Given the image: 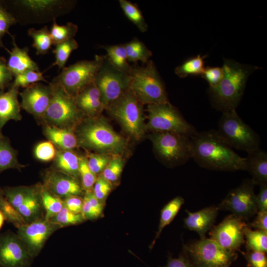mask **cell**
I'll return each instance as SVG.
<instances>
[{
	"label": "cell",
	"instance_id": "obj_1",
	"mask_svg": "<svg viewBox=\"0 0 267 267\" xmlns=\"http://www.w3.org/2000/svg\"><path fill=\"white\" fill-rule=\"evenodd\" d=\"M191 159L201 167L221 171L246 170V157L236 153L215 130L190 137Z\"/></svg>",
	"mask_w": 267,
	"mask_h": 267
},
{
	"label": "cell",
	"instance_id": "obj_2",
	"mask_svg": "<svg viewBox=\"0 0 267 267\" xmlns=\"http://www.w3.org/2000/svg\"><path fill=\"white\" fill-rule=\"evenodd\" d=\"M223 76L220 83L209 87L208 94L213 107L222 112L236 110L242 97L249 75L258 67L224 59Z\"/></svg>",
	"mask_w": 267,
	"mask_h": 267
},
{
	"label": "cell",
	"instance_id": "obj_3",
	"mask_svg": "<svg viewBox=\"0 0 267 267\" xmlns=\"http://www.w3.org/2000/svg\"><path fill=\"white\" fill-rule=\"evenodd\" d=\"M21 25L44 23L68 13L77 1L70 0H1Z\"/></svg>",
	"mask_w": 267,
	"mask_h": 267
},
{
	"label": "cell",
	"instance_id": "obj_4",
	"mask_svg": "<svg viewBox=\"0 0 267 267\" xmlns=\"http://www.w3.org/2000/svg\"><path fill=\"white\" fill-rule=\"evenodd\" d=\"M146 65L137 63L131 67L129 89L142 104H157L169 102L165 86L152 60Z\"/></svg>",
	"mask_w": 267,
	"mask_h": 267
},
{
	"label": "cell",
	"instance_id": "obj_5",
	"mask_svg": "<svg viewBox=\"0 0 267 267\" xmlns=\"http://www.w3.org/2000/svg\"><path fill=\"white\" fill-rule=\"evenodd\" d=\"M222 113L216 131L230 147L247 153L260 148L259 135L242 120L236 110Z\"/></svg>",
	"mask_w": 267,
	"mask_h": 267
},
{
	"label": "cell",
	"instance_id": "obj_6",
	"mask_svg": "<svg viewBox=\"0 0 267 267\" xmlns=\"http://www.w3.org/2000/svg\"><path fill=\"white\" fill-rule=\"evenodd\" d=\"M78 131V140L84 146L97 151L120 153L126 147L125 139L102 119L87 120Z\"/></svg>",
	"mask_w": 267,
	"mask_h": 267
},
{
	"label": "cell",
	"instance_id": "obj_7",
	"mask_svg": "<svg viewBox=\"0 0 267 267\" xmlns=\"http://www.w3.org/2000/svg\"><path fill=\"white\" fill-rule=\"evenodd\" d=\"M49 83L52 89L51 99L41 119L45 125L72 131L83 113L77 107L74 98L61 86L52 81Z\"/></svg>",
	"mask_w": 267,
	"mask_h": 267
},
{
	"label": "cell",
	"instance_id": "obj_8",
	"mask_svg": "<svg viewBox=\"0 0 267 267\" xmlns=\"http://www.w3.org/2000/svg\"><path fill=\"white\" fill-rule=\"evenodd\" d=\"M104 55H96L93 60H83L65 67L52 82L61 86L73 98L94 83Z\"/></svg>",
	"mask_w": 267,
	"mask_h": 267
},
{
	"label": "cell",
	"instance_id": "obj_9",
	"mask_svg": "<svg viewBox=\"0 0 267 267\" xmlns=\"http://www.w3.org/2000/svg\"><path fill=\"white\" fill-rule=\"evenodd\" d=\"M147 112V126L156 133H173L190 137L197 133L195 127L187 122L169 102L148 104Z\"/></svg>",
	"mask_w": 267,
	"mask_h": 267
},
{
	"label": "cell",
	"instance_id": "obj_10",
	"mask_svg": "<svg viewBox=\"0 0 267 267\" xmlns=\"http://www.w3.org/2000/svg\"><path fill=\"white\" fill-rule=\"evenodd\" d=\"M142 104L129 89L106 108L131 136L138 139L144 134Z\"/></svg>",
	"mask_w": 267,
	"mask_h": 267
},
{
	"label": "cell",
	"instance_id": "obj_11",
	"mask_svg": "<svg viewBox=\"0 0 267 267\" xmlns=\"http://www.w3.org/2000/svg\"><path fill=\"white\" fill-rule=\"evenodd\" d=\"M151 138L157 155L168 165H182L191 159L190 137L176 133L161 132L156 133Z\"/></svg>",
	"mask_w": 267,
	"mask_h": 267
},
{
	"label": "cell",
	"instance_id": "obj_12",
	"mask_svg": "<svg viewBox=\"0 0 267 267\" xmlns=\"http://www.w3.org/2000/svg\"><path fill=\"white\" fill-rule=\"evenodd\" d=\"M130 75L116 68L104 55L94 84L99 90L104 108L119 99L129 89Z\"/></svg>",
	"mask_w": 267,
	"mask_h": 267
},
{
	"label": "cell",
	"instance_id": "obj_13",
	"mask_svg": "<svg viewBox=\"0 0 267 267\" xmlns=\"http://www.w3.org/2000/svg\"><path fill=\"white\" fill-rule=\"evenodd\" d=\"M255 185L251 179L244 180L239 186L231 190L219 204V210L230 211L242 220L248 221L258 212Z\"/></svg>",
	"mask_w": 267,
	"mask_h": 267
},
{
	"label": "cell",
	"instance_id": "obj_14",
	"mask_svg": "<svg viewBox=\"0 0 267 267\" xmlns=\"http://www.w3.org/2000/svg\"><path fill=\"white\" fill-rule=\"evenodd\" d=\"M184 246L198 267H229L237 257L235 253L226 251L211 238L206 237Z\"/></svg>",
	"mask_w": 267,
	"mask_h": 267
},
{
	"label": "cell",
	"instance_id": "obj_15",
	"mask_svg": "<svg viewBox=\"0 0 267 267\" xmlns=\"http://www.w3.org/2000/svg\"><path fill=\"white\" fill-rule=\"evenodd\" d=\"M247 225L245 221L231 214L212 227L210 238L226 251L235 253L245 242L244 230Z\"/></svg>",
	"mask_w": 267,
	"mask_h": 267
},
{
	"label": "cell",
	"instance_id": "obj_16",
	"mask_svg": "<svg viewBox=\"0 0 267 267\" xmlns=\"http://www.w3.org/2000/svg\"><path fill=\"white\" fill-rule=\"evenodd\" d=\"M61 228L59 224L43 218L21 226L16 233L34 259L40 253L50 236Z\"/></svg>",
	"mask_w": 267,
	"mask_h": 267
},
{
	"label": "cell",
	"instance_id": "obj_17",
	"mask_svg": "<svg viewBox=\"0 0 267 267\" xmlns=\"http://www.w3.org/2000/svg\"><path fill=\"white\" fill-rule=\"evenodd\" d=\"M33 259L17 233L0 234V267H30Z\"/></svg>",
	"mask_w": 267,
	"mask_h": 267
},
{
	"label": "cell",
	"instance_id": "obj_18",
	"mask_svg": "<svg viewBox=\"0 0 267 267\" xmlns=\"http://www.w3.org/2000/svg\"><path fill=\"white\" fill-rule=\"evenodd\" d=\"M21 108L37 118H42L51 99L52 89L50 83L33 84L19 93Z\"/></svg>",
	"mask_w": 267,
	"mask_h": 267
},
{
	"label": "cell",
	"instance_id": "obj_19",
	"mask_svg": "<svg viewBox=\"0 0 267 267\" xmlns=\"http://www.w3.org/2000/svg\"><path fill=\"white\" fill-rule=\"evenodd\" d=\"M43 185L51 194L62 199L82 193L76 178L54 170L46 172Z\"/></svg>",
	"mask_w": 267,
	"mask_h": 267
},
{
	"label": "cell",
	"instance_id": "obj_20",
	"mask_svg": "<svg viewBox=\"0 0 267 267\" xmlns=\"http://www.w3.org/2000/svg\"><path fill=\"white\" fill-rule=\"evenodd\" d=\"M219 209L217 206H211L195 212L186 210L187 216L184 219V226L187 229L196 231L200 239L205 238V234L213 226Z\"/></svg>",
	"mask_w": 267,
	"mask_h": 267
},
{
	"label": "cell",
	"instance_id": "obj_21",
	"mask_svg": "<svg viewBox=\"0 0 267 267\" xmlns=\"http://www.w3.org/2000/svg\"><path fill=\"white\" fill-rule=\"evenodd\" d=\"M19 94V88L10 85L6 91L0 92V134H2V128L8 121L22 119Z\"/></svg>",
	"mask_w": 267,
	"mask_h": 267
},
{
	"label": "cell",
	"instance_id": "obj_22",
	"mask_svg": "<svg viewBox=\"0 0 267 267\" xmlns=\"http://www.w3.org/2000/svg\"><path fill=\"white\" fill-rule=\"evenodd\" d=\"M12 39L13 47L11 50L7 51L9 56L7 66L13 77L29 70L40 71L38 64L29 55V48H20L17 45L14 36Z\"/></svg>",
	"mask_w": 267,
	"mask_h": 267
},
{
	"label": "cell",
	"instance_id": "obj_23",
	"mask_svg": "<svg viewBox=\"0 0 267 267\" xmlns=\"http://www.w3.org/2000/svg\"><path fill=\"white\" fill-rule=\"evenodd\" d=\"M73 98L78 109L90 116L98 114L104 108L99 90L94 83L85 88Z\"/></svg>",
	"mask_w": 267,
	"mask_h": 267
},
{
	"label": "cell",
	"instance_id": "obj_24",
	"mask_svg": "<svg viewBox=\"0 0 267 267\" xmlns=\"http://www.w3.org/2000/svg\"><path fill=\"white\" fill-rule=\"evenodd\" d=\"M246 170L255 185L267 183V153L260 148L247 153Z\"/></svg>",
	"mask_w": 267,
	"mask_h": 267
},
{
	"label": "cell",
	"instance_id": "obj_25",
	"mask_svg": "<svg viewBox=\"0 0 267 267\" xmlns=\"http://www.w3.org/2000/svg\"><path fill=\"white\" fill-rule=\"evenodd\" d=\"M44 132L48 140L62 150H72L77 145V138L71 130L45 125Z\"/></svg>",
	"mask_w": 267,
	"mask_h": 267
},
{
	"label": "cell",
	"instance_id": "obj_26",
	"mask_svg": "<svg viewBox=\"0 0 267 267\" xmlns=\"http://www.w3.org/2000/svg\"><path fill=\"white\" fill-rule=\"evenodd\" d=\"M54 170L77 178L79 176L80 158L71 150H60L55 158Z\"/></svg>",
	"mask_w": 267,
	"mask_h": 267
},
{
	"label": "cell",
	"instance_id": "obj_27",
	"mask_svg": "<svg viewBox=\"0 0 267 267\" xmlns=\"http://www.w3.org/2000/svg\"><path fill=\"white\" fill-rule=\"evenodd\" d=\"M40 184L38 191L17 209L27 223L44 218V210L40 193Z\"/></svg>",
	"mask_w": 267,
	"mask_h": 267
},
{
	"label": "cell",
	"instance_id": "obj_28",
	"mask_svg": "<svg viewBox=\"0 0 267 267\" xmlns=\"http://www.w3.org/2000/svg\"><path fill=\"white\" fill-rule=\"evenodd\" d=\"M17 154L9 139L2 134H0V173L10 169L20 171L25 167L19 162Z\"/></svg>",
	"mask_w": 267,
	"mask_h": 267
},
{
	"label": "cell",
	"instance_id": "obj_29",
	"mask_svg": "<svg viewBox=\"0 0 267 267\" xmlns=\"http://www.w3.org/2000/svg\"><path fill=\"white\" fill-rule=\"evenodd\" d=\"M39 184L33 186H6L1 188L2 193L11 205L17 210L30 197L36 193Z\"/></svg>",
	"mask_w": 267,
	"mask_h": 267
},
{
	"label": "cell",
	"instance_id": "obj_30",
	"mask_svg": "<svg viewBox=\"0 0 267 267\" xmlns=\"http://www.w3.org/2000/svg\"><path fill=\"white\" fill-rule=\"evenodd\" d=\"M184 203V200L182 197L177 196L169 202L162 209L158 230L151 245L152 247L163 229L173 221Z\"/></svg>",
	"mask_w": 267,
	"mask_h": 267
},
{
	"label": "cell",
	"instance_id": "obj_31",
	"mask_svg": "<svg viewBox=\"0 0 267 267\" xmlns=\"http://www.w3.org/2000/svg\"><path fill=\"white\" fill-rule=\"evenodd\" d=\"M28 35L33 40L32 46L37 55H44L48 52L53 44L50 31L47 26L40 29L31 28L28 30Z\"/></svg>",
	"mask_w": 267,
	"mask_h": 267
},
{
	"label": "cell",
	"instance_id": "obj_32",
	"mask_svg": "<svg viewBox=\"0 0 267 267\" xmlns=\"http://www.w3.org/2000/svg\"><path fill=\"white\" fill-rule=\"evenodd\" d=\"M129 62L137 63L139 61L144 64L150 60L152 53L143 43L134 38L124 44Z\"/></svg>",
	"mask_w": 267,
	"mask_h": 267
},
{
	"label": "cell",
	"instance_id": "obj_33",
	"mask_svg": "<svg viewBox=\"0 0 267 267\" xmlns=\"http://www.w3.org/2000/svg\"><path fill=\"white\" fill-rule=\"evenodd\" d=\"M104 48L110 62L119 70L130 75L132 66L129 63L124 44L105 46Z\"/></svg>",
	"mask_w": 267,
	"mask_h": 267
},
{
	"label": "cell",
	"instance_id": "obj_34",
	"mask_svg": "<svg viewBox=\"0 0 267 267\" xmlns=\"http://www.w3.org/2000/svg\"><path fill=\"white\" fill-rule=\"evenodd\" d=\"M247 251L267 252V232L261 230H253L248 224L244 230Z\"/></svg>",
	"mask_w": 267,
	"mask_h": 267
},
{
	"label": "cell",
	"instance_id": "obj_35",
	"mask_svg": "<svg viewBox=\"0 0 267 267\" xmlns=\"http://www.w3.org/2000/svg\"><path fill=\"white\" fill-rule=\"evenodd\" d=\"M40 193L44 210V218L47 220H50L57 215L63 207V200L51 194L43 184H40Z\"/></svg>",
	"mask_w": 267,
	"mask_h": 267
},
{
	"label": "cell",
	"instance_id": "obj_36",
	"mask_svg": "<svg viewBox=\"0 0 267 267\" xmlns=\"http://www.w3.org/2000/svg\"><path fill=\"white\" fill-rule=\"evenodd\" d=\"M119 3L125 15L141 33L148 30V25L138 6L127 0H119Z\"/></svg>",
	"mask_w": 267,
	"mask_h": 267
},
{
	"label": "cell",
	"instance_id": "obj_37",
	"mask_svg": "<svg viewBox=\"0 0 267 267\" xmlns=\"http://www.w3.org/2000/svg\"><path fill=\"white\" fill-rule=\"evenodd\" d=\"M205 57L199 54L187 59L175 68V74L181 78L189 75H201L205 69Z\"/></svg>",
	"mask_w": 267,
	"mask_h": 267
},
{
	"label": "cell",
	"instance_id": "obj_38",
	"mask_svg": "<svg viewBox=\"0 0 267 267\" xmlns=\"http://www.w3.org/2000/svg\"><path fill=\"white\" fill-rule=\"evenodd\" d=\"M78 47L79 44L74 38L56 44L52 50L55 56V61L50 68L57 66L59 69H63L72 51L77 49Z\"/></svg>",
	"mask_w": 267,
	"mask_h": 267
},
{
	"label": "cell",
	"instance_id": "obj_39",
	"mask_svg": "<svg viewBox=\"0 0 267 267\" xmlns=\"http://www.w3.org/2000/svg\"><path fill=\"white\" fill-rule=\"evenodd\" d=\"M78 30V26L72 22L60 25L56 23V20H54L49 30L53 44L55 45L74 38Z\"/></svg>",
	"mask_w": 267,
	"mask_h": 267
},
{
	"label": "cell",
	"instance_id": "obj_40",
	"mask_svg": "<svg viewBox=\"0 0 267 267\" xmlns=\"http://www.w3.org/2000/svg\"><path fill=\"white\" fill-rule=\"evenodd\" d=\"M0 211L5 220L17 228L27 223L18 211L6 199L1 188H0Z\"/></svg>",
	"mask_w": 267,
	"mask_h": 267
},
{
	"label": "cell",
	"instance_id": "obj_41",
	"mask_svg": "<svg viewBox=\"0 0 267 267\" xmlns=\"http://www.w3.org/2000/svg\"><path fill=\"white\" fill-rule=\"evenodd\" d=\"M40 81L48 83L40 71L29 70L14 77L10 85L19 89L20 87L26 88Z\"/></svg>",
	"mask_w": 267,
	"mask_h": 267
},
{
	"label": "cell",
	"instance_id": "obj_42",
	"mask_svg": "<svg viewBox=\"0 0 267 267\" xmlns=\"http://www.w3.org/2000/svg\"><path fill=\"white\" fill-rule=\"evenodd\" d=\"M49 220L63 227L80 224L86 220L81 213H74L63 206L60 211Z\"/></svg>",
	"mask_w": 267,
	"mask_h": 267
},
{
	"label": "cell",
	"instance_id": "obj_43",
	"mask_svg": "<svg viewBox=\"0 0 267 267\" xmlns=\"http://www.w3.org/2000/svg\"><path fill=\"white\" fill-rule=\"evenodd\" d=\"M17 23L15 17L6 9L0 0V48H3L7 51L8 49L4 46L2 39L7 34L11 38L13 36L9 32L10 27Z\"/></svg>",
	"mask_w": 267,
	"mask_h": 267
},
{
	"label": "cell",
	"instance_id": "obj_44",
	"mask_svg": "<svg viewBox=\"0 0 267 267\" xmlns=\"http://www.w3.org/2000/svg\"><path fill=\"white\" fill-rule=\"evenodd\" d=\"M79 174L82 179L83 188L86 192H91V189L97 179L96 175L93 173L89 168L86 158H80Z\"/></svg>",
	"mask_w": 267,
	"mask_h": 267
},
{
	"label": "cell",
	"instance_id": "obj_45",
	"mask_svg": "<svg viewBox=\"0 0 267 267\" xmlns=\"http://www.w3.org/2000/svg\"><path fill=\"white\" fill-rule=\"evenodd\" d=\"M56 153L54 145L49 140L38 143L34 149L35 157L38 160L45 162L54 159Z\"/></svg>",
	"mask_w": 267,
	"mask_h": 267
},
{
	"label": "cell",
	"instance_id": "obj_46",
	"mask_svg": "<svg viewBox=\"0 0 267 267\" xmlns=\"http://www.w3.org/2000/svg\"><path fill=\"white\" fill-rule=\"evenodd\" d=\"M123 167L122 160L119 157L114 158L103 170L102 177L109 182L116 181L120 177Z\"/></svg>",
	"mask_w": 267,
	"mask_h": 267
},
{
	"label": "cell",
	"instance_id": "obj_47",
	"mask_svg": "<svg viewBox=\"0 0 267 267\" xmlns=\"http://www.w3.org/2000/svg\"><path fill=\"white\" fill-rule=\"evenodd\" d=\"M201 76L208 83L209 87H214L222 80L223 71L222 67H207L205 68Z\"/></svg>",
	"mask_w": 267,
	"mask_h": 267
},
{
	"label": "cell",
	"instance_id": "obj_48",
	"mask_svg": "<svg viewBox=\"0 0 267 267\" xmlns=\"http://www.w3.org/2000/svg\"><path fill=\"white\" fill-rule=\"evenodd\" d=\"M109 162L108 156L101 154H92L87 160L89 168L95 175L103 171Z\"/></svg>",
	"mask_w": 267,
	"mask_h": 267
},
{
	"label": "cell",
	"instance_id": "obj_49",
	"mask_svg": "<svg viewBox=\"0 0 267 267\" xmlns=\"http://www.w3.org/2000/svg\"><path fill=\"white\" fill-rule=\"evenodd\" d=\"M13 78L7 66V61L4 57L0 56V92L9 87Z\"/></svg>",
	"mask_w": 267,
	"mask_h": 267
},
{
	"label": "cell",
	"instance_id": "obj_50",
	"mask_svg": "<svg viewBox=\"0 0 267 267\" xmlns=\"http://www.w3.org/2000/svg\"><path fill=\"white\" fill-rule=\"evenodd\" d=\"M245 257L248 267H267V259L264 252L247 251Z\"/></svg>",
	"mask_w": 267,
	"mask_h": 267
},
{
	"label": "cell",
	"instance_id": "obj_51",
	"mask_svg": "<svg viewBox=\"0 0 267 267\" xmlns=\"http://www.w3.org/2000/svg\"><path fill=\"white\" fill-rule=\"evenodd\" d=\"M111 189L110 182L101 177L96 179L93 187V193L101 201L107 197Z\"/></svg>",
	"mask_w": 267,
	"mask_h": 267
},
{
	"label": "cell",
	"instance_id": "obj_52",
	"mask_svg": "<svg viewBox=\"0 0 267 267\" xmlns=\"http://www.w3.org/2000/svg\"><path fill=\"white\" fill-rule=\"evenodd\" d=\"M62 200L63 206L68 210L76 214L81 213L83 199L79 196H71Z\"/></svg>",
	"mask_w": 267,
	"mask_h": 267
},
{
	"label": "cell",
	"instance_id": "obj_53",
	"mask_svg": "<svg viewBox=\"0 0 267 267\" xmlns=\"http://www.w3.org/2000/svg\"><path fill=\"white\" fill-rule=\"evenodd\" d=\"M252 222L247 224L250 228L267 232V211H258Z\"/></svg>",
	"mask_w": 267,
	"mask_h": 267
},
{
	"label": "cell",
	"instance_id": "obj_54",
	"mask_svg": "<svg viewBox=\"0 0 267 267\" xmlns=\"http://www.w3.org/2000/svg\"><path fill=\"white\" fill-rule=\"evenodd\" d=\"M260 191L256 196L258 211H267V183L260 185Z\"/></svg>",
	"mask_w": 267,
	"mask_h": 267
},
{
	"label": "cell",
	"instance_id": "obj_55",
	"mask_svg": "<svg viewBox=\"0 0 267 267\" xmlns=\"http://www.w3.org/2000/svg\"><path fill=\"white\" fill-rule=\"evenodd\" d=\"M81 214L85 220H92L98 218L100 215L98 214L90 205L86 197H84Z\"/></svg>",
	"mask_w": 267,
	"mask_h": 267
},
{
	"label": "cell",
	"instance_id": "obj_56",
	"mask_svg": "<svg viewBox=\"0 0 267 267\" xmlns=\"http://www.w3.org/2000/svg\"><path fill=\"white\" fill-rule=\"evenodd\" d=\"M164 267H194L185 257L181 256L177 258L170 257Z\"/></svg>",
	"mask_w": 267,
	"mask_h": 267
},
{
	"label": "cell",
	"instance_id": "obj_57",
	"mask_svg": "<svg viewBox=\"0 0 267 267\" xmlns=\"http://www.w3.org/2000/svg\"><path fill=\"white\" fill-rule=\"evenodd\" d=\"M84 197L87 199L93 208L101 215L103 210L101 201L99 200L92 192H86Z\"/></svg>",
	"mask_w": 267,
	"mask_h": 267
},
{
	"label": "cell",
	"instance_id": "obj_58",
	"mask_svg": "<svg viewBox=\"0 0 267 267\" xmlns=\"http://www.w3.org/2000/svg\"><path fill=\"white\" fill-rule=\"evenodd\" d=\"M5 219L2 213L0 211V229L2 226Z\"/></svg>",
	"mask_w": 267,
	"mask_h": 267
},
{
	"label": "cell",
	"instance_id": "obj_59",
	"mask_svg": "<svg viewBox=\"0 0 267 267\" xmlns=\"http://www.w3.org/2000/svg\"></svg>",
	"mask_w": 267,
	"mask_h": 267
}]
</instances>
